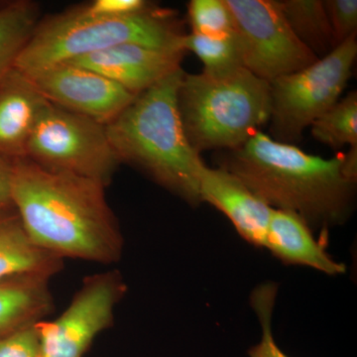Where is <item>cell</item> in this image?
Listing matches in <instances>:
<instances>
[{
    "mask_svg": "<svg viewBox=\"0 0 357 357\" xmlns=\"http://www.w3.org/2000/svg\"><path fill=\"white\" fill-rule=\"evenodd\" d=\"M277 292L276 284L264 283L258 286L251 295V306L261 325L262 338L259 344L249 349V357H289L279 349L272 333V314Z\"/></svg>",
    "mask_w": 357,
    "mask_h": 357,
    "instance_id": "22",
    "label": "cell"
},
{
    "mask_svg": "<svg viewBox=\"0 0 357 357\" xmlns=\"http://www.w3.org/2000/svg\"><path fill=\"white\" fill-rule=\"evenodd\" d=\"M285 264L314 268L326 275L344 274L347 267L326 253L312 230L297 215L273 210L268 227L265 248Z\"/></svg>",
    "mask_w": 357,
    "mask_h": 357,
    "instance_id": "14",
    "label": "cell"
},
{
    "mask_svg": "<svg viewBox=\"0 0 357 357\" xmlns=\"http://www.w3.org/2000/svg\"><path fill=\"white\" fill-rule=\"evenodd\" d=\"M199 199L222 211L244 241L265 248L273 208L256 197L234 174L222 168L202 169Z\"/></svg>",
    "mask_w": 357,
    "mask_h": 357,
    "instance_id": "12",
    "label": "cell"
},
{
    "mask_svg": "<svg viewBox=\"0 0 357 357\" xmlns=\"http://www.w3.org/2000/svg\"><path fill=\"white\" fill-rule=\"evenodd\" d=\"M40 21V8L29 0L0 6V79L13 69L16 59Z\"/></svg>",
    "mask_w": 357,
    "mask_h": 357,
    "instance_id": "18",
    "label": "cell"
},
{
    "mask_svg": "<svg viewBox=\"0 0 357 357\" xmlns=\"http://www.w3.org/2000/svg\"><path fill=\"white\" fill-rule=\"evenodd\" d=\"M107 187L53 172L28 158L13 160V204L30 241L65 260L110 265L121 259L124 238Z\"/></svg>",
    "mask_w": 357,
    "mask_h": 357,
    "instance_id": "1",
    "label": "cell"
},
{
    "mask_svg": "<svg viewBox=\"0 0 357 357\" xmlns=\"http://www.w3.org/2000/svg\"><path fill=\"white\" fill-rule=\"evenodd\" d=\"M38 323L0 337V357H42Z\"/></svg>",
    "mask_w": 357,
    "mask_h": 357,
    "instance_id": "24",
    "label": "cell"
},
{
    "mask_svg": "<svg viewBox=\"0 0 357 357\" xmlns=\"http://www.w3.org/2000/svg\"><path fill=\"white\" fill-rule=\"evenodd\" d=\"M128 289L119 270L86 276L57 319L39 321L42 357H84L96 337L114 325Z\"/></svg>",
    "mask_w": 357,
    "mask_h": 357,
    "instance_id": "9",
    "label": "cell"
},
{
    "mask_svg": "<svg viewBox=\"0 0 357 357\" xmlns=\"http://www.w3.org/2000/svg\"><path fill=\"white\" fill-rule=\"evenodd\" d=\"M282 13L298 39L321 59L335 49L330 21L321 0H278Z\"/></svg>",
    "mask_w": 357,
    "mask_h": 357,
    "instance_id": "17",
    "label": "cell"
},
{
    "mask_svg": "<svg viewBox=\"0 0 357 357\" xmlns=\"http://www.w3.org/2000/svg\"><path fill=\"white\" fill-rule=\"evenodd\" d=\"M13 160L0 156V210L13 206Z\"/></svg>",
    "mask_w": 357,
    "mask_h": 357,
    "instance_id": "26",
    "label": "cell"
},
{
    "mask_svg": "<svg viewBox=\"0 0 357 357\" xmlns=\"http://www.w3.org/2000/svg\"><path fill=\"white\" fill-rule=\"evenodd\" d=\"M49 277L25 274L0 280V337L44 321L53 312Z\"/></svg>",
    "mask_w": 357,
    "mask_h": 357,
    "instance_id": "15",
    "label": "cell"
},
{
    "mask_svg": "<svg viewBox=\"0 0 357 357\" xmlns=\"http://www.w3.org/2000/svg\"><path fill=\"white\" fill-rule=\"evenodd\" d=\"M357 56L356 35L325 57L270 83V137L296 145L305 129L340 100Z\"/></svg>",
    "mask_w": 357,
    "mask_h": 357,
    "instance_id": "6",
    "label": "cell"
},
{
    "mask_svg": "<svg viewBox=\"0 0 357 357\" xmlns=\"http://www.w3.org/2000/svg\"><path fill=\"white\" fill-rule=\"evenodd\" d=\"M243 67L271 83L319 60L294 34L278 0H225Z\"/></svg>",
    "mask_w": 357,
    "mask_h": 357,
    "instance_id": "8",
    "label": "cell"
},
{
    "mask_svg": "<svg viewBox=\"0 0 357 357\" xmlns=\"http://www.w3.org/2000/svg\"><path fill=\"white\" fill-rule=\"evenodd\" d=\"M344 152L321 158L258 130L227 151L220 168L236 176L270 208L295 213L312 230L326 234L354 211L356 180L344 173Z\"/></svg>",
    "mask_w": 357,
    "mask_h": 357,
    "instance_id": "2",
    "label": "cell"
},
{
    "mask_svg": "<svg viewBox=\"0 0 357 357\" xmlns=\"http://www.w3.org/2000/svg\"><path fill=\"white\" fill-rule=\"evenodd\" d=\"M326 14L332 29L335 48L357 32L356 0H326Z\"/></svg>",
    "mask_w": 357,
    "mask_h": 357,
    "instance_id": "23",
    "label": "cell"
},
{
    "mask_svg": "<svg viewBox=\"0 0 357 357\" xmlns=\"http://www.w3.org/2000/svg\"><path fill=\"white\" fill-rule=\"evenodd\" d=\"M185 33L175 11L152 6L128 17L95 18L77 6L40 20L14 68L32 77L121 44H138L161 50L184 51Z\"/></svg>",
    "mask_w": 357,
    "mask_h": 357,
    "instance_id": "4",
    "label": "cell"
},
{
    "mask_svg": "<svg viewBox=\"0 0 357 357\" xmlns=\"http://www.w3.org/2000/svg\"><path fill=\"white\" fill-rule=\"evenodd\" d=\"M64 260L30 241L14 206L0 210V280L25 274L55 276Z\"/></svg>",
    "mask_w": 357,
    "mask_h": 357,
    "instance_id": "16",
    "label": "cell"
},
{
    "mask_svg": "<svg viewBox=\"0 0 357 357\" xmlns=\"http://www.w3.org/2000/svg\"><path fill=\"white\" fill-rule=\"evenodd\" d=\"M48 105L31 79L15 68L0 79V156L26 157L33 131Z\"/></svg>",
    "mask_w": 357,
    "mask_h": 357,
    "instance_id": "13",
    "label": "cell"
},
{
    "mask_svg": "<svg viewBox=\"0 0 357 357\" xmlns=\"http://www.w3.org/2000/svg\"><path fill=\"white\" fill-rule=\"evenodd\" d=\"M177 102L187 139L199 154L241 147L271 116L270 83L244 67L185 72Z\"/></svg>",
    "mask_w": 357,
    "mask_h": 357,
    "instance_id": "5",
    "label": "cell"
},
{
    "mask_svg": "<svg viewBox=\"0 0 357 357\" xmlns=\"http://www.w3.org/2000/svg\"><path fill=\"white\" fill-rule=\"evenodd\" d=\"M152 6L144 0H95L77 8L89 17L119 18L143 13Z\"/></svg>",
    "mask_w": 357,
    "mask_h": 357,
    "instance_id": "25",
    "label": "cell"
},
{
    "mask_svg": "<svg viewBox=\"0 0 357 357\" xmlns=\"http://www.w3.org/2000/svg\"><path fill=\"white\" fill-rule=\"evenodd\" d=\"M28 77L52 105L103 126L114 121L137 96L98 73L68 63Z\"/></svg>",
    "mask_w": 357,
    "mask_h": 357,
    "instance_id": "10",
    "label": "cell"
},
{
    "mask_svg": "<svg viewBox=\"0 0 357 357\" xmlns=\"http://www.w3.org/2000/svg\"><path fill=\"white\" fill-rule=\"evenodd\" d=\"M192 32L220 36L236 31L234 17L225 0H192L188 6Z\"/></svg>",
    "mask_w": 357,
    "mask_h": 357,
    "instance_id": "21",
    "label": "cell"
},
{
    "mask_svg": "<svg viewBox=\"0 0 357 357\" xmlns=\"http://www.w3.org/2000/svg\"><path fill=\"white\" fill-rule=\"evenodd\" d=\"M181 68L134 98L105 126L121 163L135 167L192 206L201 204L199 176L206 164L190 144L178 109Z\"/></svg>",
    "mask_w": 357,
    "mask_h": 357,
    "instance_id": "3",
    "label": "cell"
},
{
    "mask_svg": "<svg viewBox=\"0 0 357 357\" xmlns=\"http://www.w3.org/2000/svg\"><path fill=\"white\" fill-rule=\"evenodd\" d=\"M26 158L47 170L91 178L105 187L121 164L105 126L50 102L33 131Z\"/></svg>",
    "mask_w": 357,
    "mask_h": 357,
    "instance_id": "7",
    "label": "cell"
},
{
    "mask_svg": "<svg viewBox=\"0 0 357 357\" xmlns=\"http://www.w3.org/2000/svg\"><path fill=\"white\" fill-rule=\"evenodd\" d=\"M183 48L192 52L202 61L204 72L223 73L243 67L236 31L220 36L191 32L185 35Z\"/></svg>",
    "mask_w": 357,
    "mask_h": 357,
    "instance_id": "20",
    "label": "cell"
},
{
    "mask_svg": "<svg viewBox=\"0 0 357 357\" xmlns=\"http://www.w3.org/2000/svg\"><path fill=\"white\" fill-rule=\"evenodd\" d=\"M185 54L128 43L89 54L68 64L98 73L138 96L181 69Z\"/></svg>",
    "mask_w": 357,
    "mask_h": 357,
    "instance_id": "11",
    "label": "cell"
},
{
    "mask_svg": "<svg viewBox=\"0 0 357 357\" xmlns=\"http://www.w3.org/2000/svg\"><path fill=\"white\" fill-rule=\"evenodd\" d=\"M314 139L338 151L342 147L357 146V93L351 91L328 112L312 122Z\"/></svg>",
    "mask_w": 357,
    "mask_h": 357,
    "instance_id": "19",
    "label": "cell"
}]
</instances>
